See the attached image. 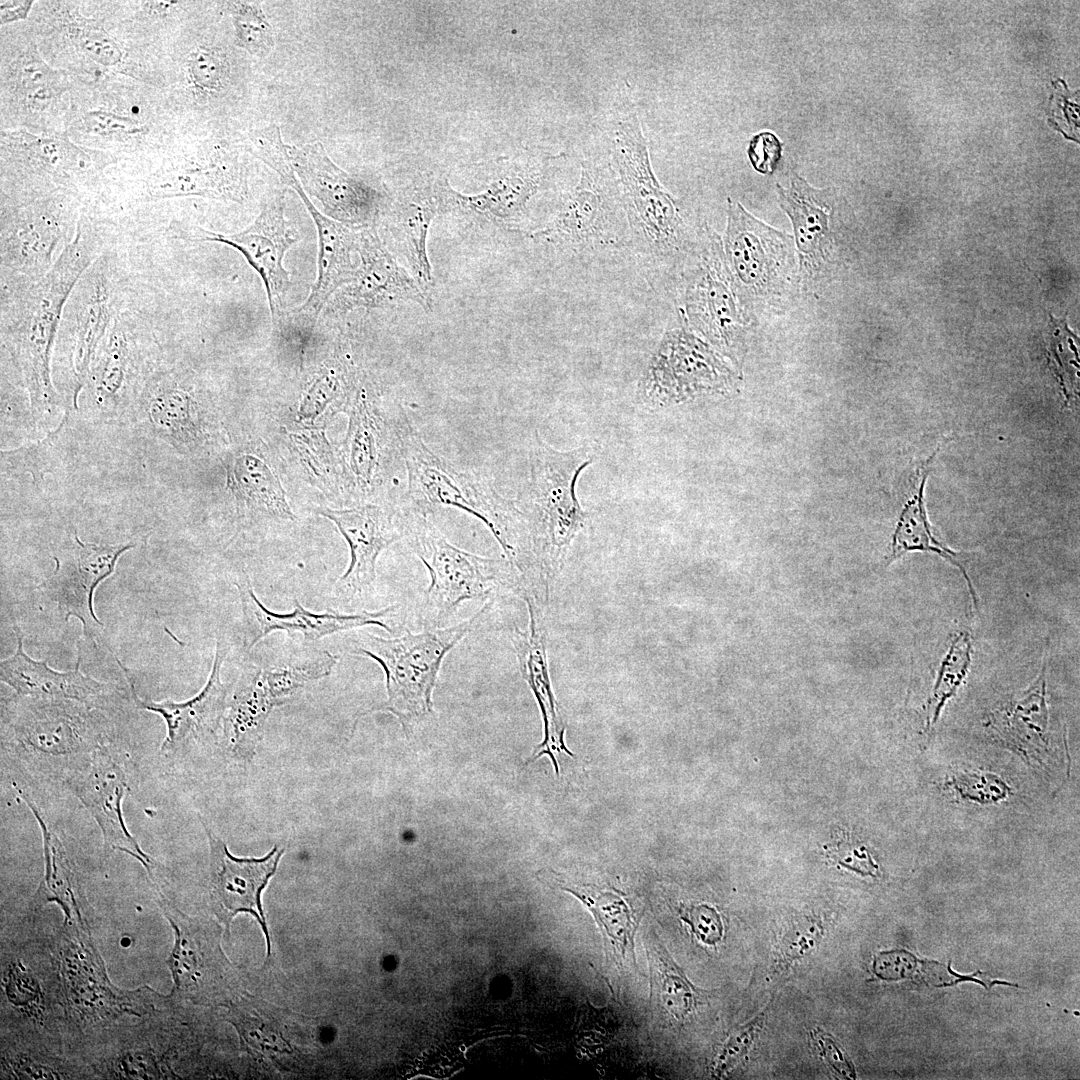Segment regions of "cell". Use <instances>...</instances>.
<instances>
[{"label":"cell","mask_w":1080,"mask_h":1080,"mask_svg":"<svg viewBox=\"0 0 1080 1080\" xmlns=\"http://www.w3.org/2000/svg\"><path fill=\"white\" fill-rule=\"evenodd\" d=\"M606 151L618 175L628 223L629 256L649 285L677 289L707 229L691 206L658 180L637 111L613 112L602 126Z\"/></svg>","instance_id":"obj_1"},{"label":"cell","mask_w":1080,"mask_h":1080,"mask_svg":"<svg viewBox=\"0 0 1080 1080\" xmlns=\"http://www.w3.org/2000/svg\"><path fill=\"white\" fill-rule=\"evenodd\" d=\"M98 238L77 224L72 241L35 283L1 290V336L20 373L32 412L43 415L60 403L51 378L52 350L76 284L100 256Z\"/></svg>","instance_id":"obj_2"},{"label":"cell","mask_w":1080,"mask_h":1080,"mask_svg":"<svg viewBox=\"0 0 1080 1080\" xmlns=\"http://www.w3.org/2000/svg\"><path fill=\"white\" fill-rule=\"evenodd\" d=\"M397 429L407 474L406 511L429 517L438 508L451 507L472 515L488 528L517 572L529 571V538L515 500L502 496L480 473L435 453L402 408L397 413Z\"/></svg>","instance_id":"obj_3"},{"label":"cell","mask_w":1080,"mask_h":1080,"mask_svg":"<svg viewBox=\"0 0 1080 1080\" xmlns=\"http://www.w3.org/2000/svg\"><path fill=\"white\" fill-rule=\"evenodd\" d=\"M579 164L576 183L561 193L550 218L529 237L583 262L629 256L620 183L607 151L589 153Z\"/></svg>","instance_id":"obj_4"},{"label":"cell","mask_w":1080,"mask_h":1080,"mask_svg":"<svg viewBox=\"0 0 1080 1080\" xmlns=\"http://www.w3.org/2000/svg\"><path fill=\"white\" fill-rule=\"evenodd\" d=\"M595 459L591 447L559 451L536 433L529 450V477L515 500L527 528L533 569L552 577L587 513L577 498L580 474Z\"/></svg>","instance_id":"obj_5"},{"label":"cell","mask_w":1080,"mask_h":1080,"mask_svg":"<svg viewBox=\"0 0 1080 1080\" xmlns=\"http://www.w3.org/2000/svg\"><path fill=\"white\" fill-rule=\"evenodd\" d=\"M60 977L66 1022L71 1043L84 1033L128 1016L141 1017L163 1001L148 986L129 991L110 981L90 930V924L64 921L50 940Z\"/></svg>","instance_id":"obj_6"},{"label":"cell","mask_w":1080,"mask_h":1080,"mask_svg":"<svg viewBox=\"0 0 1080 1080\" xmlns=\"http://www.w3.org/2000/svg\"><path fill=\"white\" fill-rule=\"evenodd\" d=\"M492 601L472 617L449 627L406 631L393 638L361 635L351 653L379 664L386 677L387 701L379 707L393 713L407 730L433 712L432 695L445 656L486 616Z\"/></svg>","instance_id":"obj_7"},{"label":"cell","mask_w":1080,"mask_h":1080,"mask_svg":"<svg viewBox=\"0 0 1080 1080\" xmlns=\"http://www.w3.org/2000/svg\"><path fill=\"white\" fill-rule=\"evenodd\" d=\"M406 517L404 535L430 578L421 613L426 629L444 627L464 602H489L499 588L513 583L516 570L506 558L465 551L452 544L428 517L410 511Z\"/></svg>","instance_id":"obj_8"},{"label":"cell","mask_w":1080,"mask_h":1080,"mask_svg":"<svg viewBox=\"0 0 1080 1080\" xmlns=\"http://www.w3.org/2000/svg\"><path fill=\"white\" fill-rule=\"evenodd\" d=\"M1 1029L65 1041L61 983L50 940L2 942Z\"/></svg>","instance_id":"obj_9"},{"label":"cell","mask_w":1080,"mask_h":1080,"mask_svg":"<svg viewBox=\"0 0 1080 1080\" xmlns=\"http://www.w3.org/2000/svg\"><path fill=\"white\" fill-rule=\"evenodd\" d=\"M732 379L720 355L678 314V322L665 329L651 354L636 396L648 409H666L700 395L723 392Z\"/></svg>","instance_id":"obj_10"},{"label":"cell","mask_w":1080,"mask_h":1080,"mask_svg":"<svg viewBox=\"0 0 1080 1080\" xmlns=\"http://www.w3.org/2000/svg\"><path fill=\"white\" fill-rule=\"evenodd\" d=\"M678 314L709 343L730 351L742 327L735 289L719 236L707 227L696 254L684 269Z\"/></svg>","instance_id":"obj_11"},{"label":"cell","mask_w":1080,"mask_h":1080,"mask_svg":"<svg viewBox=\"0 0 1080 1080\" xmlns=\"http://www.w3.org/2000/svg\"><path fill=\"white\" fill-rule=\"evenodd\" d=\"M151 886L175 931L174 946L166 960L174 980L170 995L178 1001L187 999L197 1004L225 1001L233 973L221 949L218 926L178 910L157 881H152Z\"/></svg>","instance_id":"obj_12"},{"label":"cell","mask_w":1080,"mask_h":1080,"mask_svg":"<svg viewBox=\"0 0 1080 1080\" xmlns=\"http://www.w3.org/2000/svg\"><path fill=\"white\" fill-rule=\"evenodd\" d=\"M568 158L564 152L552 154L528 148L514 156L499 157L496 174L484 190L475 194L455 191L456 211L519 231Z\"/></svg>","instance_id":"obj_13"},{"label":"cell","mask_w":1080,"mask_h":1080,"mask_svg":"<svg viewBox=\"0 0 1080 1080\" xmlns=\"http://www.w3.org/2000/svg\"><path fill=\"white\" fill-rule=\"evenodd\" d=\"M70 221L52 201L19 206L1 217V289L37 282L72 241Z\"/></svg>","instance_id":"obj_14"},{"label":"cell","mask_w":1080,"mask_h":1080,"mask_svg":"<svg viewBox=\"0 0 1080 1080\" xmlns=\"http://www.w3.org/2000/svg\"><path fill=\"white\" fill-rule=\"evenodd\" d=\"M119 275L116 257L107 250L82 275L65 307L63 326L69 337L74 398L120 311Z\"/></svg>","instance_id":"obj_15"},{"label":"cell","mask_w":1080,"mask_h":1080,"mask_svg":"<svg viewBox=\"0 0 1080 1080\" xmlns=\"http://www.w3.org/2000/svg\"><path fill=\"white\" fill-rule=\"evenodd\" d=\"M133 547V542H83L75 532L69 554L55 557L54 572L37 587L43 601L54 606L60 619L68 622L73 616L80 621L83 640L88 644L97 645L104 628L94 611L96 588L114 572L119 557Z\"/></svg>","instance_id":"obj_16"},{"label":"cell","mask_w":1080,"mask_h":1080,"mask_svg":"<svg viewBox=\"0 0 1080 1080\" xmlns=\"http://www.w3.org/2000/svg\"><path fill=\"white\" fill-rule=\"evenodd\" d=\"M724 258L735 291L742 296L777 294L792 263L787 238L728 199Z\"/></svg>","instance_id":"obj_17"},{"label":"cell","mask_w":1080,"mask_h":1080,"mask_svg":"<svg viewBox=\"0 0 1080 1080\" xmlns=\"http://www.w3.org/2000/svg\"><path fill=\"white\" fill-rule=\"evenodd\" d=\"M285 200L284 190L275 191L245 229L229 234L202 229L198 238L193 239L225 244L244 256L264 284L273 324L283 316V298L290 286L284 258L299 240L285 218Z\"/></svg>","instance_id":"obj_18"},{"label":"cell","mask_w":1080,"mask_h":1080,"mask_svg":"<svg viewBox=\"0 0 1080 1080\" xmlns=\"http://www.w3.org/2000/svg\"><path fill=\"white\" fill-rule=\"evenodd\" d=\"M288 151L304 192L326 216L354 229L375 226L385 206L378 190L335 164L320 142L289 145Z\"/></svg>","instance_id":"obj_19"},{"label":"cell","mask_w":1080,"mask_h":1080,"mask_svg":"<svg viewBox=\"0 0 1080 1080\" xmlns=\"http://www.w3.org/2000/svg\"><path fill=\"white\" fill-rule=\"evenodd\" d=\"M210 846L209 896L211 907L218 920L229 933L232 919L241 912L253 915L259 922L267 941V955L271 943L261 895L270 878L277 870L284 849L275 846L263 858H236L226 844L205 825Z\"/></svg>","instance_id":"obj_20"},{"label":"cell","mask_w":1080,"mask_h":1080,"mask_svg":"<svg viewBox=\"0 0 1080 1080\" xmlns=\"http://www.w3.org/2000/svg\"><path fill=\"white\" fill-rule=\"evenodd\" d=\"M359 264L352 282L334 294L330 308L346 312L355 308L375 309L411 301L424 310L432 308L431 297L402 267L382 243L375 226L359 231Z\"/></svg>","instance_id":"obj_21"},{"label":"cell","mask_w":1080,"mask_h":1080,"mask_svg":"<svg viewBox=\"0 0 1080 1080\" xmlns=\"http://www.w3.org/2000/svg\"><path fill=\"white\" fill-rule=\"evenodd\" d=\"M316 511L336 525L348 545L349 564L334 590L341 599L350 601L372 587L378 556L400 540L404 531L395 523L396 511L377 504Z\"/></svg>","instance_id":"obj_22"},{"label":"cell","mask_w":1080,"mask_h":1080,"mask_svg":"<svg viewBox=\"0 0 1080 1080\" xmlns=\"http://www.w3.org/2000/svg\"><path fill=\"white\" fill-rule=\"evenodd\" d=\"M455 189L442 176H424L404 189L390 209V231L422 290L430 296L432 267L427 238L432 221L456 211Z\"/></svg>","instance_id":"obj_23"},{"label":"cell","mask_w":1080,"mask_h":1080,"mask_svg":"<svg viewBox=\"0 0 1080 1080\" xmlns=\"http://www.w3.org/2000/svg\"><path fill=\"white\" fill-rule=\"evenodd\" d=\"M284 183L303 201L318 236L316 280L305 302L291 311L299 323L311 329L331 297L356 275L359 261L355 262L354 253H358L359 231L320 212L304 192L296 174Z\"/></svg>","instance_id":"obj_24"},{"label":"cell","mask_w":1080,"mask_h":1080,"mask_svg":"<svg viewBox=\"0 0 1080 1080\" xmlns=\"http://www.w3.org/2000/svg\"><path fill=\"white\" fill-rule=\"evenodd\" d=\"M235 585L240 596L248 650L274 631H285L289 636L298 632L303 635L305 641H315L328 635L364 626H378L388 632L392 631L384 618L395 611V605L378 611L354 614L314 613L306 610L295 598L291 612L277 613L263 605L255 595L247 577L239 580Z\"/></svg>","instance_id":"obj_25"},{"label":"cell","mask_w":1080,"mask_h":1080,"mask_svg":"<svg viewBox=\"0 0 1080 1080\" xmlns=\"http://www.w3.org/2000/svg\"><path fill=\"white\" fill-rule=\"evenodd\" d=\"M367 385H361L350 404L349 426L345 443L347 469L356 490L371 494L383 483L388 457L402 456L397 425L389 429Z\"/></svg>","instance_id":"obj_26"},{"label":"cell","mask_w":1080,"mask_h":1080,"mask_svg":"<svg viewBox=\"0 0 1080 1080\" xmlns=\"http://www.w3.org/2000/svg\"><path fill=\"white\" fill-rule=\"evenodd\" d=\"M72 785L101 829L106 855L113 850L124 852L137 859L147 872L157 866L125 825L122 800L126 778L111 756L105 751H97L88 770L74 779Z\"/></svg>","instance_id":"obj_27"},{"label":"cell","mask_w":1080,"mask_h":1080,"mask_svg":"<svg viewBox=\"0 0 1080 1080\" xmlns=\"http://www.w3.org/2000/svg\"><path fill=\"white\" fill-rule=\"evenodd\" d=\"M228 650V645L220 636L217 639L213 665L205 686L197 695L184 702L172 700L156 702L141 699L135 690L129 670L115 656L129 683L137 707L157 713L165 721L167 736L162 744L163 751L176 750L190 737L204 736L215 732L218 728L226 707L227 689L221 681L220 673Z\"/></svg>","instance_id":"obj_28"},{"label":"cell","mask_w":1080,"mask_h":1080,"mask_svg":"<svg viewBox=\"0 0 1080 1080\" xmlns=\"http://www.w3.org/2000/svg\"><path fill=\"white\" fill-rule=\"evenodd\" d=\"M15 652L0 661V680L18 695L46 700H69L87 707H101L112 692L110 684L102 683L80 670L81 653L76 667L69 671L50 668L46 661L32 659L24 650L20 628L15 624Z\"/></svg>","instance_id":"obj_29"},{"label":"cell","mask_w":1080,"mask_h":1080,"mask_svg":"<svg viewBox=\"0 0 1080 1080\" xmlns=\"http://www.w3.org/2000/svg\"><path fill=\"white\" fill-rule=\"evenodd\" d=\"M2 1079H95L91 1069L59 1042L40 1034L1 1029Z\"/></svg>","instance_id":"obj_30"},{"label":"cell","mask_w":1080,"mask_h":1080,"mask_svg":"<svg viewBox=\"0 0 1080 1080\" xmlns=\"http://www.w3.org/2000/svg\"><path fill=\"white\" fill-rule=\"evenodd\" d=\"M140 403L155 433L171 445L190 448L199 441L198 402L173 371L149 376L141 388Z\"/></svg>","instance_id":"obj_31"},{"label":"cell","mask_w":1080,"mask_h":1080,"mask_svg":"<svg viewBox=\"0 0 1080 1080\" xmlns=\"http://www.w3.org/2000/svg\"><path fill=\"white\" fill-rule=\"evenodd\" d=\"M30 700L19 705L11 718L16 735L43 751L69 752L86 743L92 730L88 716L69 700Z\"/></svg>","instance_id":"obj_32"},{"label":"cell","mask_w":1080,"mask_h":1080,"mask_svg":"<svg viewBox=\"0 0 1080 1080\" xmlns=\"http://www.w3.org/2000/svg\"><path fill=\"white\" fill-rule=\"evenodd\" d=\"M17 791L38 821L43 838L45 874L30 902L31 913L35 915L46 904L56 903L64 913V921L89 924L90 905L61 841L49 829L33 801L20 789Z\"/></svg>","instance_id":"obj_33"},{"label":"cell","mask_w":1080,"mask_h":1080,"mask_svg":"<svg viewBox=\"0 0 1080 1080\" xmlns=\"http://www.w3.org/2000/svg\"><path fill=\"white\" fill-rule=\"evenodd\" d=\"M937 450L916 468L911 478L909 497L905 502L894 532L891 558L905 553L919 551L934 553L956 567L966 581L972 604L977 609V596L973 584L960 562L959 555L945 546L932 532L925 509L924 491L931 465Z\"/></svg>","instance_id":"obj_34"},{"label":"cell","mask_w":1080,"mask_h":1080,"mask_svg":"<svg viewBox=\"0 0 1080 1080\" xmlns=\"http://www.w3.org/2000/svg\"><path fill=\"white\" fill-rule=\"evenodd\" d=\"M153 198L200 196L243 204L248 198L246 173L237 161H224L160 174L149 181Z\"/></svg>","instance_id":"obj_35"},{"label":"cell","mask_w":1080,"mask_h":1080,"mask_svg":"<svg viewBox=\"0 0 1080 1080\" xmlns=\"http://www.w3.org/2000/svg\"><path fill=\"white\" fill-rule=\"evenodd\" d=\"M132 323L131 314L118 312L87 376L98 402L105 406H116L132 389L136 365Z\"/></svg>","instance_id":"obj_36"},{"label":"cell","mask_w":1080,"mask_h":1080,"mask_svg":"<svg viewBox=\"0 0 1080 1080\" xmlns=\"http://www.w3.org/2000/svg\"><path fill=\"white\" fill-rule=\"evenodd\" d=\"M781 207L790 216L801 261L818 266L826 258L831 244L828 206L824 192L815 190L794 175L790 185H778Z\"/></svg>","instance_id":"obj_37"},{"label":"cell","mask_w":1080,"mask_h":1080,"mask_svg":"<svg viewBox=\"0 0 1080 1080\" xmlns=\"http://www.w3.org/2000/svg\"><path fill=\"white\" fill-rule=\"evenodd\" d=\"M227 485L236 498L239 514L243 516L296 519L279 479L256 455L242 454L230 463Z\"/></svg>","instance_id":"obj_38"},{"label":"cell","mask_w":1080,"mask_h":1080,"mask_svg":"<svg viewBox=\"0 0 1080 1080\" xmlns=\"http://www.w3.org/2000/svg\"><path fill=\"white\" fill-rule=\"evenodd\" d=\"M645 950L652 1005L669 1020L685 1021L697 1009L703 991L688 980L654 931L646 935Z\"/></svg>","instance_id":"obj_39"},{"label":"cell","mask_w":1080,"mask_h":1080,"mask_svg":"<svg viewBox=\"0 0 1080 1080\" xmlns=\"http://www.w3.org/2000/svg\"><path fill=\"white\" fill-rule=\"evenodd\" d=\"M560 887L577 897L592 913L618 965H622L627 955L635 958L634 941L641 915L632 909L622 893L614 888L587 884Z\"/></svg>","instance_id":"obj_40"},{"label":"cell","mask_w":1080,"mask_h":1080,"mask_svg":"<svg viewBox=\"0 0 1080 1080\" xmlns=\"http://www.w3.org/2000/svg\"><path fill=\"white\" fill-rule=\"evenodd\" d=\"M989 724L1009 744L1028 752L1047 745L1046 663L1033 684L993 715Z\"/></svg>","instance_id":"obj_41"},{"label":"cell","mask_w":1080,"mask_h":1080,"mask_svg":"<svg viewBox=\"0 0 1080 1080\" xmlns=\"http://www.w3.org/2000/svg\"><path fill=\"white\" fill-rule=\"evenodd\" d=\"M5 88L20 98L29 112L44 111L62 90L61 77L33 50L20 56L4 76Z\"/></svg>","instance_id":"obj_42"},{"label":"cell","mask_w":1080,"mask_h":1080,"mask_svg":"<svg viewBox=\"0 0 1080 1080\" xmlns=\"http://www.w3.org/2000/svg\"><path fill=\"white\" fill-rule=\"evenodd\" d=\"M338 660L328 650H315L294 661L260 670V676L273 705L282 704L307 683L330 675Z\"/></svg>","instance_id":"obj_43"},{"label":"cell","mask_w":1080,"mask_h":1080,"mask_svg":"<svg viewBox=\"0 0 1080 1080\" xmlns=\"http://www.w3.org/2000/svg\"><path fill=\"white\" fill-rule=\"evenodd\" d=\"M972 655V639L968 632L960 631L951 640L941 662L936 681L926 703L925 730L931 733L941 711L966 678Z\"/></svg>","instance_id":"obj_44"},{"label":"cell","mask_w":1080,"mask_h":1080,"mask_svg":"<svg viewBox=\"0 0 1080 1080\" xmlns=\"http://www.w3.org/2000/svg\"><path fill=\"white\" fill-rule=\"evenodd\" d=\"M237 44L252 55L267 56L274 46L273 28L260 5L247 1L229 2Z\"/></svg>","instance_id":"obj_45"},{"label":"cell","mask_w":1080,"mask_h":1080,"mask_svg":"<svg viewBox=\"0 0 1080 1080\" xmlns=\"http://www.w3.org/2000/svg\"><path fill=\"white\" fill-rule=\"evenodd\" d=\"M946 786L961 800L979 805L999 803L1011 793L1002 777L983 770L954 771L946 780Z\"/></svg>","instance_id":"obj_46"},{"label":"cell","mask_w":1080,"mask_h":1080,"mask_svg":"<svg viewBox=\"0 0 1080 1080\" xmlns=\"http://www.w3.org/2000/svg\"><path fill=\"white\" fill-rule=\"evenodd\" d=\"M823 925L818 919L795 922L779 943L773 964L774 974H783L802 958L811 953L823 936Z\"/></svg>","instance_id":"obj_47"},{"label":"cell","mask_w":1080,"mask_h":1080,"mask_svg":"<svg viewBox=\"0 0 1080 1080\" xmlns=\"http://www.w3.org/2000/svg\"><path fill=\"white\" fill-rule=\"evenodd\" d=\"M189 83L201 96H213L225 87L228 65L223 56L209 48L193 51L187 62Z\"/></svg>","instance_id":"obj_48"},{"label":"cell","mask_w":1080,"mask_h":1080,"mask_svg":"<svg viewBox=\"0 0 1080 1080\" xmlns=\"http://www.w3.org/2000/svg\"><path fill=\"white\" fill-rule=\"evenodd\" d=\"M767 1008L746 1024L734 1030L723 1042L711 1064V1075L722 1078L732 1071L748 1053L766 1021Z\"/></svg>","instance_id":"obj_49"},{"label":"cell","mask_w":1080,"mask_h":1080,"mask_svg":"<svg viewBox=\"0 0 1080 1080\" xmlns=\"http://www.w3.org/2000/svg\"><path fill=\"white\" fill-rule=\"evenodd\" d=\"M679 915L703 944L714 946L721 941L724 926L721 915L714 908L704 904L692 905L682 908Z\"/></svg>","instance_id":"obj_50"},{"label":"cell","mask_w":1080,"mask_h":1080,"mask_svg":"<svg viewBox=\"0 0 1080 1080\" xmlns=\"http://www.w3.org/2000/svg\"><path fill=\"white\" fill-rule=\"evenodd\" d=\"M77 35L79 47L97 64L108 67L121 61L118 44L101 28L85 25Z\"/></svg>","instance_id":"obj_51"},{"label":"cell","mask_w":1080,"mask_h":1080,"mask_svg":"<svg viewBox=\"0 0 1080 1080\" xmlns=\"http://www.w3.org/2000/svg\"><path fill=\"white\" fill-rule=\"evenodd\" d=\"M83 123L90 133L103 136H130L141 133L142 123L129 116L106 110H92L83 115Z\"/></svg>","instance_id":"obj_52"},{"label":"cell","mask_w":1080,"mask_h":1080,"mask_svg":"<svg viewBox=\"0 0 1080 1080\" xmlns=\"http://www.w3.org/2000/svg\"><path fill=\"white\" fill-rule=\"evenodd\" d=\"M811 1039L821 1056L836 1074L845 1079L855 1078L853 1066L831 1035L820 1029H814L811 1032Z\"/></svg>","instance_id":"obj_53"},{"label":"cell","mask_w":1080,"mask_h":1080,"mask_svg":"<svg viewBox=\"0 0 1080 1080\" xmlns=\"http://www.w3.org/2000/svg\"><path fill=\"white\" fill-rule=\"evenodd\" d=\"M781 145L774 135L761 133L754 137L748 151L753 166L761 173L772 171L780 158Z\"/></svg>","instance_id":"obj_54"},{"label":"cell","mask_w":1080,"mask_h":1080,"mask_svg":"<svg viewBox=\"0 0 1080 1080\" xmlns=\"http://www.w3.org/2000/svg\"><path fill=\"white\" fill-rule=\"evenodd\" d=\"M31 4V1H1V23H9L26 18Z\"/></svg>","instance_id":"obj_55"}]
</instances>
